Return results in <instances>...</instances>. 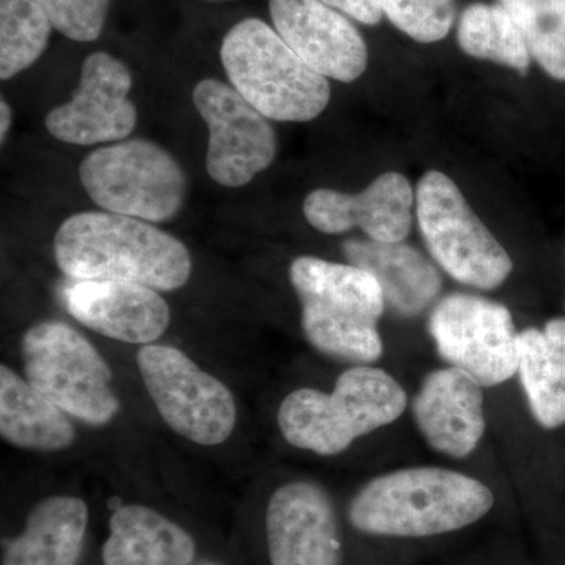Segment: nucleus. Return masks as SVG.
<instances>
[{
	"label": "nucleus",
	"instance_id": "1",
	"mask_svg": "<svg viewBox=\"0 0 565 565\" xmlns=\"http://www.w3.org/2000/svg\"><path fill=\"white\" fill-rule=\"evenodd\" d=\"M54 258L71 280L137 282L177 291L192 275V256L172 234L114 212H79L58 226Z\"/></svg>",
	"mask_w": 565,
	"mask_h": 565
},
{
	"label": "nucleus",
	"instance_id": "2",
	"mask_svg": "<svg viewBox=\"0 0 565 565\" xmlns=\"http://www.w3.org/2000/svg\"><path fill=\"white\" fill-rule=\"evenodd\" d=\"M494 505L478 479L435 467L404 468L377 476L352 498L349 522L363 534L433 537L473 525Z\"/></svg>",
	"mask_w": 565,
	"mask_h": 565
},
{
	"label": "nucleus",
	"instance_id": "3",
	"mask_svg": "<svg viewBox=\"0 0 565 565\" xmlns=\"http://www.w3.org/2000/svg\"><path fill=\"white\" fill-rule=\"evenodd\" d=\"M289 280L302 305L308 343L326 355L356 364L377 362L384 353L377 322L385 310L381 282L353 264L300 256Z\"/></svg>",
	"mask_w": 565,
	"mask_h": 565
},
{
	"label": "nucleus",
	"instance_id": "4",
	"mask_svg": "<svg viewBox=\"0 0 565 565\" xmlns=\"http://www.w3.org/2000/svg\"><path fill=\"white\" fill-rule=\"evenodd\" d=\"M407 393L381 367L356 364L338 377L332 393L294 390L278 408L285 440L319 456H337L356 440L388 426L407 408Z\"/></svg>",
	"mask_w": 565,
	"mask_h": 565
},
{
	"label": "nucleus",
	"instance_id": "5",
	"mask_svg": "<svg viewBox=\"0 0 565 565\" xmlns=\"http://www.w3.org/2000/svg\"><path fill=\"white\" fill-rule=\"evenodd\" d=\"M221 58L233 87L267 120L311 121L329 106V79L262 20L234 24L222 41Z\"/></svg>",
	"mask_w": 565,
	"mask_h": 565
},
{
	"label": "nucleus",
	"instance_id": "6",
	"mask_svg": "<svg viewBox=\"0 0 565 565\" xmlns=\"http://www.w3.org/2000/svg\"><path fill=\"white\" fill-rule=\"evenodd\" d=\"M21 359L29 384L73 418L104 426L120 411L109 363L68 323L32 326L22 337Z\"/></svg>",
	"mask_w": 565,
	"mask_h": 565
},
{
	"label": "nucleus",
	"instance_id": "7",
	"mask_svg": "<svg viewBox=\"0 0 565 565\" xmlns=\"http://www.w3.org/2000/svg\"><path fill=\"white\" fill-rule=\"evenodd\" d=\"M79 178L102 210L150 223L172 221L188 193V177L177 159L145 139L96 148L81 162Z\"/></svg>",
	"mask_w": 565,
	"mask_h": 565
},
{
	"label": "nucleus",
	"instance_id": "8",
	"mask_svg": "<svg viewBox=\"0 0 565 565\" xmlns=\"http://www.w3.org/2000/svg\"><path fill=\"white\" fill-rule=\"evenodd\" d=\"M416 215L427 250L456 281L490 291L514 269L503 245L445 173L423 174L416 189Z\"/></svg>",
	"mask_w": 565,
	"mask_h": 565
},
{
	"label": "nucleus",
	"instance_id": "9",
	"mask_svg": "<svg viewBox=\"0 0 565 565\" xmlns=\"http://www.w3.org/2000/svg\"><path fill=\"white\" fill-rule=\"evenodd\" d=\"M141 381L167 426L192 444H225L236 426L232 390L172 345L147 344L137 352Z\"/></svg>",
	"mask_w": 565,
	"mask_h": 565
},
{
	"label": "nucleus",
	"instance_id": "10",
	"mask_svg": "<svg viewBox=\"0 0 565 565\" xmlns=\"http://www.w3.org/2000/svg\"><path fill=\"white\" fill-rule=\"evenodd\" d=\"M427 329L438 355L484 388L519 373L520 333L504 305L471 294H449L435 305Z\"/></svg>",
	"mask_w": 565,
	"mask_h": 565
},
{
	"label": "nucleus",
	"instance_id": "11",
	"mask_svg": "<svg viewBox=\"0 0 565 565\" xmlns=\"http://www.w3.org/2000/svg\"><path fill=\"white\" fill-rule=\"evenodd\" d=\"M193 104L210 131L206 170L223 188H244L273 166L277 137L269 120L236 88L203 79L193 88Z\"/></svg>",
	"mask_w": 565,
	"mask_h": 565
},
{
	"label": "nucleus",
	"instance_id": "12",
	"mask_svg": "<svg viewBox=\"0 0 565 565\" xmlns=\"http://www.w3.org/2000/svg\"><path fill=\"white\" fill-rule=\"evenodd\" d=\"M131 90L128 66L107 52H93L85 58L73 98L47 114V132L63 143L81 147L126 140L137 125Z\"/></svg>",
	"mask_w": 565,
	"mask_h": 565
},
{
	"label": "nucleus",
	"instance_id": "13",
	"mask_svg": "<svg viewBox=\"0 0 565 565\" xmlns=\"http://www.w3.org/2000/svg\"><path fill=\"white\" fill-rule=\"evenodd\" d=\"M270 565H341V534L332 497L311 481L278 487L266 509Z\"/></svg>",
	"mask_w": 565,
	"mask_h": 565
},
{
	"label": "nucleus",
	"instance_id": "14",
	"mask_svg": "<svg viewBox=\"0 0 565 565\" xmlns=\"http://www.w3.org/2000/svg\"><path fill=\"white\" fill-rule=\"evenodd\" d=\"M269 11L282 41L323 77L351 84L363 76L366 43L343 13L321 0H270Z\"/></svg>",
	"mask_w": 565,
	"mask_h": 565
},
{
	"label": "nucleus",
	"instance_id": "15",
	"mask_svg": "<svg viewBox=\"0 0 565 565\" xmlns=\"http://www.w3.org/2000/svg\"><path fill=\"white\" fill-rule=\"evenodd\" d=\"M414 189L404 174H381L360 193L318 189L305 199L303 214L318 232L341 234L360 228L379 243H403L412 230Z\"/></svg>",
	"mask_w": 565,
	"mask_h": 565
},
{
	"label": "nucleus",
	"instance_id": "16",
	"mask_svg": "<svg viewBox=\"0 0 565 565\" xmlns=\"http://www.w3.org/2000/svg\"><path fill=\"white\" fill-rule=\"evenodd\" d=\"M63 302L82 326L121 343L152 344L172 321L161 294L137 282L73 280Z\"/></svg>",
	"mask_w": 565,
	"mask_h": 565
},
{
	"label": "nucleus",
	"instance_id": "17",
	"mask_svg": "<svg viewBox=\"0 0 565 565\" xmlns=\"http://www.w3.org/2000/svg\"><path fill=\"white\" fill-rule=\"evenodd\" d=\"M412 412L430 448L465 459L486 433L484 386L459 367L435 370L424 377Z\"/></svg>",
	"mask_w": 565,
	"mask_h": 565
},
{
	"label": "nucleus",
	"instance_id": "18",
	"mask_svg": "<svg viewBox=\"0 0 565 565\" xmlns=\"http://www.w3.org/2000/svg\"><path fill=\"white\" fill-rule=\"evenodd\" d=\"M345 258L353 266L373 274L381 282L385 303L405 318L426 311L440 296V270L412 245L351 239L343 244Z\"/></svg>",
	"mask_w": 565,
	"mask_h": 565
},
{
	"label": "nucleus",
	"instance_id": "19",
	"mask_svg": "<svg viewBox=\"0 0 565 565\" xmlns=\"http://www.w3.org/2000/svg\"><path fill=\"white\" fill-rule=\"evenodd\" d=\"M104 565H191L195 541L184 527L141 504L118 508L109 520Z\"/></svg>",
	"mask_w": 565,
	"mask_h": 565
},
{
	"label": "nucleus",
	"instance_id": "20",
	"mask_svg": "<svg viewBox=\"0 0 565 565\" xmlns=\"http://www.w3.org/2000/svg\"><path fill=\"white\" fill-rule=\"evenodd\" d=\"M87 526L84 500L46 498L32 509L22 533L7 545L2 565H77Z\"/></svg>",
	"mask_w": 565,
	"mask_h": 565
},
{
	"label": "nucleus",
	"instance_id": "21",
	"mask_svg": "<svg viewBox=\"0 0 565 565\" xmlns=\"http://www.w3.org/2000/svg\"><path fill=\"white\" fill-rule=\"evenodd\" d=\"M0 435L35 451H62L76 440L68 414L7 364L0 366Z\"/></svg>",
	"mask_w": 565,
	"mask_h": 565
},
{
	"label": "nucleus",
	"instance_id": "22",
	"mask_svg": "<svg viewBox=\"0 0 565 565\" xmlns=\"http://www.w3.org/2000/svg\"><path fill=\"white\" fill-rule=\"evenodd\" d=\"M519 374L535 422L545 429L565 424V319L519 334Z\"/></svg>",
	"mask_w": 565,
	"mask_h": 565
},
{
	"label": "nucleus",
	"instance_id": "23",
	"mask_svg": "<svg viewBox=\"0 0 565 565\" xmlns=\"http://www.w3.org/2000/svg\"><path fill=\"white\" fill-rule=\"evenodd\" d=\"M457 41L465 54L526 74L531 65L522 32L503 6L471 3L463 10L457 28Z\"/></svg>",
	"mask_w": 565,
	"mask_h": 565
},
{
	"label": "nucleus",
	"instance_id": "24",
	"mask_svg": "<svg viewBox=\"0 0 565 565\" xmlns=\"http://www.w3.org/2000/svg\"><path fill=\"white\" fill-rule=\"evenodd\" d=\"M52 29L40 0H0V79L31 68L46 51Z\"/></svg>",
	"mask_w": 565,
	"mask_h": 565
},
{
	"label": "nucleus",
	"instance_id": "25",
	"mask_svg": "<svg viewBox=\"0 0 565 565\" xmlns=\"http://www.w3.org/2000/svg\"><path fill=\"white\" fill-rule=\"evenodd\" d=\"M522 32L531 57L565 81V0H498Z\"/></svg>",
	"mask_w": 565,
	"mask_h": 565
},
{
	"label": "nucleus",
	"instance_id": "26",
	"mask_svg": "<svg viewBox=\"0 0 565 565\" xmlns=\"http://www.w3.org/2000/svg\"><path fill=\"white\" fill-rule=\"evenodd\" d=\"M381 3L394 28L418 43L444 40L455 24V0H381Z\"/></svg>",
	"mask_w": 565,
	"mask_h": 565
},
{
	"label": "nucleus",
	"instance_id": "27",
	"mask_svg": "<svg viewBox=\"0 0 565 565\" xmlns=\"http://www.w3.org/2000/svg\"><path fill=\"white\" fill-rule=\"evenodd\" d=\"M43 9L63 36L92 43L102 36L111 0H40Z\"/></svg>",
	"mask_w": 565,
	"mask_h": 565
},
{
	"label": "nucleus",
	"instance_id": "28",
	"mask_svg": "<svg viewBox=\"0 0 565 565\" xmlns=\"http://www.w3.org/2000/svg\"><path fill=\"white\" fill-rule=\"evenodd\" d=\"M321 2L366 25L379 24L384 17L381 0H321Z\"/></svg>",
	"mask_w": 565,
	"mask_h": 565
},
{
	"label": "nucleus",
	"instance_id": "29",
	"mask_svg": "<svg viewBox=\"0 0 565 565\" xmlns=\"http://www.w3.org/2000/svg\"><path fill=\"white\" fill-rule=\"evenodd\" d=\"M11 122H13V111H11L10 104L2 99L0 102V140L6 143L7 136H9Z\"/></svg>",
	"mask_w": 565,
	"mask_h": 565
},
{
	"label": "nucleus",
	"instance_id": "30",
	"mask_svg": "<svg viewBox=\"0 0 565 565\" xmlns=\"http://www.w3.org/2000/svg\"><path fill=\"white\" fill-rule=\"evenodd\" d=\"M191 565H218V564L211 563V561H200V563H192Z\"/></svg>",
	"mask_w": 565,
	"mask_h": 565
}]
</instances>
